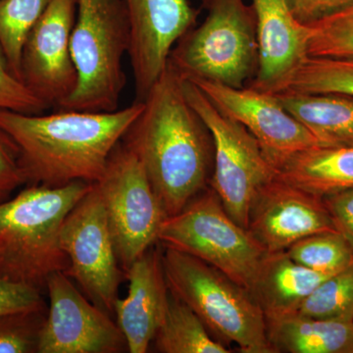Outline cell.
Returning a JSON list of instances; mask_svg holds the SVG:
<instances>
[{
  "mask_svg": "<svg viewBox=\"0 0 353 353\" xmlns=\"http://www.w3.org/2000/svg\"><path fill=\"white\" fill-rule=\"evenodd\" d=\"M256 15L259 67L250 87L280 94L307 59L310 26L299 22L290 0H252Z\"/></svg>",
  "mask_w": 353,
  "mask_h": 353,
  "instance_id": "cell-16",
  "label": "cell"
},
{
  "mask_svg": "<svg viewBox=\"0 0 353 353\" xmlns=\"http://www.w3.org/2000/svg\"><path fill=\"white\" fill-rule=\"evenodd\" d=\"M285 252L296 263L330 275L353 262L352 248L339 232L311 234L290 245Z\"/></svg>",
  "mask_w": 353,
  "mask_h": 353,
  "instance_id": "cell-25",
  "label": "cell"
},
{
  "mask_svg": "<svg viewBox=\"0 0 353 353\" xmlns=\"http://www.w3.org/2000/svg\"><path fill=\"white\" fill-rule=\"evenodd\" d=\"M309 26V57H353V4Z\"/></svg>",
  "mask_w": 353,
  "mask_h": 353,
  "instance_id": "cell-27",
  "label": "cell"
},
{
  "mask_svg": "<svg viewBox=\"0 0 353 353\" xmlns=\"http://www.w3.org/2000/svg\"><path fill=\"white\" fill-rule=\"evenodd\" d=\"M50 308L38 353H119L128 350L119 326L88 301L64 272L46 281Z\"/></svg>",
  "mask_w": 353,
  "mask_h": 353,
  "instance_id": "cell-11",
  "label": "cell"
},
{
  "mask_svg": "<svg viewBox=\"0 0 353 353\" xmlns=\"http://www.w3.org/2000/svg\"><path fill=\"white\" fill-rule=\"evenodd\" d=\"M248 231L268 253L285 252L311 234L338 232L323 197L294 187L278 175L253 199Z\"/></svg>",
  "mask_w": 353,
  "mask_h": 353,
  "instance_id": "cell-15",
  "label": "cell"
},
{
  "mask_svg": "<svg viewBox=\"0 0 353 353\" xmlns=\"http://www.w3.org/2000/svg\"><path fill=\"white\" fill-rule=\"evenodd\" d=\"M27 183L17 152L6 134L0 132V202L6 201L11 194Z\"/></svg>",
  "mask_w": 353,
  "mask_h": 353,
  "instance_id": "cell-31",
  "label": "cell"
},
{
  "mask_svg": "<svg viewBox=\"0 0 353 353\" xmlns=\"http://www.w3.org/2000/svg\"><path fill=\"white\" fill-rule=\"evenodd\" d=\"M158 243L202 260L250 292L268 253L248 229L228 214L212 189L167 217Z\"/></svg>",
  "mask_w": 353,
  "mask_h": 353,
  "instance_id": "cell-7",
  "label": "cell"
},
{
  "mask_svg": "<svg viewBox=\"0 0 353 353\" xmlns=\"http://www.w3.org/2000/svg\"><path fill=\"white\" fill-rule=\"evenodd\" d=\"M48 310L0 314V353H38Z\"/></svg>",
  "mask_w": 353,
  "mask_h": 353,
  "instance_id": "cell-28",
  "label": "cell"
},
{
  "mask_svg": "<svg viewBox=\"0 0 353 353\" xmlns=\"http://www.w3.org/2000/svg\"><path fill=\"white\" fill-rule=\"evenodd\" d=\"M162 266L169 290L194 310L206 328L243 353H275L266 318L252 292L202 260L164 248Z\"/></svg>",
  "mask_w": 353,
  "mask_h": 353,
  "instance_id": "cell-4",
  "label": "cell"
},
{
  "mask_svg": "<svg viewBox=\"0 0 353 353\" xmlns=\"http://www.w3.org/2000/svg\"><path fill=\"white\" fill-rule=\"evenodd\" d=\"M285 90L353 97V57H308Z\"/></svg>",
  "mask_w": 353,
  "mask_h": 353,
  "instance_id": "cell-24",
  "label": "cell"
},
{
  "mask_svg": "<svg viewBox=\"0 0 353 353\" xmlns=\"http://www.w3.org/2000/svg\"><path fill=\"white\" fill-rule=\"evenodd\" d=\"M208 17L172 50L169 61L185 79L243 88L259 67L256 15L243 0H202Z\"/></svg>",
  "mask_w": 353,
  "mask_h": 353,
  "instance_id": "cell-6",
  "label": "cell"
},
{
  "mask_svg": "<svg viewBox=\"0 0 353 353\" xmlns=\"http://www.w3.org/2000/svg\"><path fill=\"white\" fill-rule=\"evenodd\" d=\"M94 185L103 202L116 254L126 272L158 243L167 216L143 164L122 141Z\"/></svg>",
  "mask_w": 353,
  "mask_h": 353,
  "instance_id": "cell-9",
  "label": "cell"
},
{
  "mask_svg": "<svg viewBox=\"0 0 353 353\" xmlns=\"http://www.w3.org/2000/svg\"><path fill=\"white\" fill-rule=\"evenodd\" d=\"M79 0H51L23 50L22 81L48 106L58 108L77 85L71 38Z\"/></svg>",
  "mask_w": 353,
  "mask_h": 353,
  "instance_id": "cell-13",
  "label": "cell"
},
{
  "mask_svg": "<svg viewBox=\"0 0 353 353\" xmlns=\"http://www.w3.org/2000/svg\"><path fill=\"white\" fill-rule=\"evenodd\" d=\"M46 308L41 290L0 277V314Z\"/></svg>",
  "mask_w": 353,
  "mask_h": 353,
  "instance_id": "cell-30",
  "label": "cell"
},
{
  "mask_svg": "<svg viewBox=\"0 0 353 353\" xmlns=\"http://www.w3.org/2000/svg\"><path fill=\"white\" fill-rule=\"evenodd\" d=\"M275 353H353V320L319 319L294 312L266 319Z\"/></svg>",
  "mask_w": 353,
  "mask_h": 353,
  "instance_id": "cell-19",
  "label": "cell"
},
{
  "mask_svg": "<svg viewBox=\"0 0 353 353\" xmlns=\"http://www.w3.org/2000/svg\"><path fill=\"white\" fill-rule=\"evenodd\" d=\"M60 245L70 262L64 273L76 281L88 301L113 315L126 274L116 254L108 216L94 183L65 218Z\"/></svg>",
  "mask_w": 353,
  "mask_h": 353,
  "instance_id": "cell-10",
  "label": "cell"
},
{
  "mask_svg": "<svg viewBox=\"0 0 353 353\" xmlns=\"http://www.w3.org/2000/svg\"><path fill=\"white\" fill-rule=\"evenodd\" d=\"M187 80L256 139L276 170L297 153L319 145L307 128L284 108L276 94L252 87L236 88L199 79Z\"/></svg>",
  "mask_w": 353,
  "mask_h": 353,
  "instance_id": "cell-12",
  "label": "cell"
},
{
  "mask_svg": "<svg viewBox=\"0 0 353 353\" xmlns=\"http://www.w3.org/2000/svg\"><path fill=\"white\" fill-rule=\"evenodd\" d=\"M92 185L83 181L57 188L31 185L0 202V277L41 290L51 274L68 270L60 230Z\"/></svg>",
  "mask_w": 353,
  "mask_h": 353,
  "instance_id": "cell-3",
  "label": "cell"
},
{
  "mask_svg": "<svg viewBox=\"0 0 353 353\" xmlns=\"http://www.w3.org/2000/svg\"><path fill=\"white\" fill-rule=\"evenodd\" d=\"M50 106L39 99L21 79L11 71L0 48V109L16 112L39 114Z\"/></svg>",
  "mask_w": 353,
  "mask_h": 353,
  "instance_id": "cell-29",
  "label": "cell"
},
{
  "mask_svg": "<svg viewBox=\"0 0 353 353\" xmlns=\"http://www.w3.org/2000/svg\"><path fill=\"white\" fill-rule=\"evenodd\" d=\"M51 0H0V48L11 71L21 77L26 41Z\"/></svg>",
  "mask_w": 353,
  "mask_h": 353,
  "instance_id": "cell-23",
  "label": "cell"
},
{
  "mask_svg": "<svg viewBox=\"0 0 353 353\" xmlns=\"http://www.w3.org/2000/svg\"><path fill=\"white\" fill-rule=\"evenodd\" d=\"M334 227L353 250V189L323 197Z\"/></svg>",
  "mask_w": 353,
  "mask_h": 353,
  "instance_id": "cell-32",
  "label": "cell"
},
{
  "mask_svg": "<svg viewBox=\"0 0 353 353\" xmlns=\"http://www.w3.org/2000/svg\"><path fill=\"white\" fill-rule=\"evenodd\" d=\"M331 276L296 263L285 252L267 253L250 292L268 319L297 312Z\"/></svg>",
  "mask_w": 353,
  "mask_h": 353,
  "instance_id": "cell-18",
  "label": "cell"
},
{
  "mask_svg": "<svg viewBox=\"0 0 353 353\" xmlns=\"http://www.w3.org/2000/svg\"><path fill=\"white\" fill-rule=\"evenodd\" d=\"M125 1L136 101L143 102L166 68L174 43L194 27L199 11L188 0Z\"/></svg>",
  "mask_w": 353,
  "mask_h": 353,
  "instance_id": "cell-14",
  "label": "cell"
},
{
  "mask_svg": "<svg viewBox=\"0 0 353 353\" xmlns=\"http://www.w3.org/2000/svg\"><path fill=\"white\" fill-rule=\"evenodd\" d=\"M129 292L114 305L117 325L128 352L145 353L163 318L169 288L162 266V252L152 246L126 272Z\"/></svg>",
  "mask_w": 353,
  "mask_h": 353,
  "instance_id": "cell-17",
  "label": "cell"
},
{
  "mask_svg": "<svg viewBox=\"0 0 353 353\" xmlns=\"http://www.w3.org/2000/svg\"><path fill=\"white\" fill-rule=\"evenodd\" d=\"M284 108L321 146H353V97L343 94H276Z\"/></svg>",
  "mask_w": 353,
  "mask_h": 353,
  "instance_id": "cell-21",
  "label": "cell"
},
{
  "mask_svg": "<svg viewBox=\"0 0 353 353\" xmlns=\"http://www.w3.org/2000/svg\"><path fill=\"white\" fill-rule=\"evenodd\" d=\"M130 48L125 0H79L72 32L75 90L58 109L112 112L126 85L122 58Z\"/></svg>",
  "mask_w": 353,
  "mask_h": 353,
  "instance_id": "cell-5",
  "label": "cell"
},
{
  "mask_svg": "<svg viewBox=\"0 0 353 353\" xmlns=\"http://www.w3.org/2000/svg\"><path fill=\"white\" fill-rule=\"evenodd\" d=\"M183 90L212 138L211 189L219 196L228 214L248 229L253 199L278 172L265 157L256 139L241 123L217 108L201 88L183 79Z\"/></svg>",
  "mask_w": 353,
  "mask_h": 353,
  "instance_id": "cell-8",
  "label": "cell"
},
{
  "mask_svg": "<svg viewBox=\"0 0 353 353\" xmlns=\"http://www.w3.org/2000/svg\"><path fill=\"white\" fill-rule=\"evenodd\" d=\"M297 313L319 319L353 320V262L318 285Z\"/></svg>",
  "mask_w": 353,
  "mask_h": 353,
  "instance_id": "cell-26",
  "label": "cell"
},
{
  "mask_svg": "<svg viewBox=\"0 0 353 353\" xmlns=\"http://www.w3.org/2000/svg\"><path fill=\"white\" fill-rule=\"evenodd\" d=\"M122 141L145 168L165 214L182 211L210 181L213 141L168 60Z\"/></svg>",
  "mask_w": 353,
  "mask_h": 353,
  "instance_id": "cell-1",
  "label": "cell"
},
{
  "mask_svg": "<svg viewBox=\"0 0 353 353\" xmlns=\"http://www.w3.org/2000/svg\"><path fill=\"white\" fill-rule=\"evenodd\" d=\"M143 109V102L136 101L112 112L0 109V132L15 148L27 183L57 188L77 181L95 183Z\"/></svg>",
  "mask_w": 353,
  "mask_h": 353,
  "instance_id": "cell-2",
  "label": "cell"
},
{
  "mask_svg": "<svg viewBox=\"0 0 353 353\" xmlns=\"http://www.w3.org/2000/svg\"><path fill=\"white\" fill-rule=\"evenodd\" d=\"M290 3L296 19L311 25L352 6L353 0H290Z\"/></svg>",
  "mask_w": 353,
  "mask_h": 353,
  "instance_id": "cell-33",
  "label": "cell"
},
{
  "mask_svg": "<svg viewBox=\"0 0 353 353\" xmlns=\"http://www.w3.org/2000/svg\"><path fill=\"white\" fill-rule=\"evenodd\" d=\"M153 343L162 353L231 352L224 343L212 338L201 318L170 290Z\"/></svg>",
  "mask_w": 353,
  "mask_h": 353,
  "instance_id": "cell-22",
  "label": "cell"
},
{
  "mask_svg": "<svg viewBox=\"0 0 353 353\" xmlns=\"http://www.w3.org/2000/svg\"><path fill=\"white\" fill-rule=\"evenodd\" d=\"M279 178L320 197L353 189V146L318 145L278 168Z\"/></svg>",
  "mask_w": 353,
  "mask_h": 353,
  "instance_id": "cell-20",
  "label": "cell"
}]
</instances>
